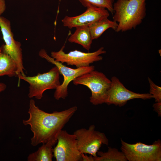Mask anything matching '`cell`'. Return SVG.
I'll return each mask as SVG.
<instances>
[{
	"label": "cell",
	"mask_w": 161,
	"mask_h": 161,
	"mask_svg": "<svg viewBox=\"0 0 161 161\" xmlns=\"http://www.w3.org/2000/svg\"><path fill=\"white\" fill-rule=\"evenodd\" d=\"M77 109V107L74 106L61 111L49 113L40 109L36 106L35 101L31 99L28 112L29 118L23 120V123L25 126L30 125L33 133L31 145L35 146L49 143L54 146L57 142L58 134Z\"/></svg>",
	"instance_id": "obj_1"
},
{
	"label": "cell",
	"mask_w": 161,
	"mask_h": 161,
	"mask_svg": "<svg viewBox=\"0 0 161 161\" xmlns=\"http://www.w3.org/2000/svg\"><path fill=\"white\" fill-rule=\"evenodd\" d=\"M147 0H117L113 5V21L118 24L115 31L125 32L135 28L146 15Z\"/></svg>",
	"instance_id": "obj_2"
},
{
	"label": "cell",
	"mask_w": 161,
	"mask_h": 161,
	"mask_svg": "<svg viewBox=\"0 0 161 161\" xmlns=\"http://www.w3.org/2000/svg\"><path fill=\"white\" fill-rule=\"evenodd\" d=\"M72 81L75 85H83L90 89L91 96L89 101L93 105L105 103L112 82L103 73L94 70L78 77Z\"/></svg>",
	"instance_id": "obj_3"
},
{
	"label": "cell",
	"mask_w": 161,
	"mask_h": 161,
	"mask_svg": "<svg viewBox=\"0 0 161 161\" xmlns=\"http://www.w3.org/2000/svg\"><path fill=\"white\" fill-rule=\"evenodd\" d=\"M60 74L58 69L55 66L46 72L38 73L37 75L33 76L20 75L18 78L29 84V98L35 97L40 100L45 91L56 89L61 85Z\"/></svg>",
	"instance_id": "obj_4"
},
{
	"label": "cell",
	"mask_w": 161,
	"mask_h": 161,
	"mask_svg": "<svg viewBox=\"0 0 161 161\" xmlns=\"http://www.w3.org/2000/svg\"><path fill=\"white\" fill-rule=\"evenodd\" d=\"M38 55L41 58L54 65L58 69L60 74L63 76L64 80L62 83L55 89L54 94V97L57 100L61 98L64 99L67 97L68 86L71 81L82 75L95 70V67L92 65L75 69L68 67L49 56L44 49L40 50Z\"/></svg>",
	"instance_id": "obj_5"
},
{
	"label": "cell",
	"mask_w": 161,
	"mask_h": 161,
	"mask_svg": "<svg viewBox=\"0 0 161 161\" xmlns=\"http://www.w3.org/2000/svg\"><path fill=\"white\" fill-rule=\"evenodd\" d=\"M122 152L129 161H161V141L148 145L141 142L130 144L121 139Z\"/></svg>",
	"instance_id": "obj_6"
},
{
	"label": "cell",
	"mask_w": 161,
	"mask_h": 161,
	"mask_svg": "<svg viewBox=\"0 0 161 161\" xmlns=\"http://www.w3.org/2000/svg\"><path fill=\"white\" fill-rule=\"evenodd\" d=\"M95 128L92 125L88 129L81 128L74 132L78 149L81 154L96 157L102 145H108L109 140L105 134L96 130Z\"/></svg>",
	"instance_id": "obj_7"
},
{
	"label": "cell",
	"mask_w": 161,
	"mask_h": 161,
	"mask_svg": "<svg viewBox=\"0 0 161 161\" xmlns=\"http://www.w3.org/2000/svg\"><path fill=\"white\" fill-rule=\"evenodd\" d=\"M65 44L57 52L52 51L51 56L56 61L67 65H74L77 68L86 67L94 62L102 60L103 57L100 55L106 53L104 47H101L97 51L92 52H85L75 50L66 53L64 51Z\"/></svg>",
	"instance_id": "obj_8"
},
{
	"label": "cell",
	"mask_w": 161,
	"mask_h": 161,
	"mask_svg": "<svg viewBox=\"0 0 161 161\" xmlns=\"http://www.w3.org/2000/svg\"><path fill=\"white\" fill-rule=\"evenodd\" d=\"M0 28L5 43L1 46L4 52L10 56L16 63L17 77L20 75H26L24 72L25 69L23 65L21 44L14 38L10 21L0 16Z\"/></svg>",
	"instance_id": "obj_9"
},
{
	"label": "cell",
	"mask_w": 161,
	"mask_h": 161,
	"mask_svg": "<svg viewBox=\"0 0 161 161\" xmlns=\"http://www.w3.org/2000/svg\"><path fill=\"white\" fill-rule=\"evenodd\" d=\"M57 144L53 149L54 157L56 161H81L82 154L79 151L76 137L66 130L58 134Z\"/></svg>",
	"instance_id": "obj_10"
},
{
	"label": "cell",
	"mask_w": 161,
	"mask_h": 161,
	"mask_svg": "<svg viewBox=\"0 0 161 161\" xmlns=\"http://www.w3.org/2000/svg\"><path fill=\"white\" fill-rule=\"evenodd\" d=\"M111 81V86L105 102L108 105L114 104L121 107L126 105L128 101L133 99L145 100L153 98V96L149 93H136L127 89L115 76L112 77Z\"/></svg>",
	"instance_id": "obj_11"
},
{
	"label": "cell",
	"mask_w": 161,
	"mask_h": 161,
	"mask_svg": "<svg viewBox=\"0 0 161 161\" xmlns=\"http://www.w3.org/2000/svg\"><path fill=\"white\" fill-rule=\"evenodd\" d=\"M84 6L87 9L81 14L74 17L66 16L61 20L64 26L70 29L80 26H89L96 21L108 18L109 15L108 10L105 8L90 4H86Z\"/></svg>",
	"instance_id": "obj_12"
},
{
	"label": "cell",
	"mask_w": 161,
	"mask_h": 161,
	"mask_svg": "<svg viewBox=\"0 0 161 161\" xmlns=\"http://www.w3.org/2000/svg\"><path fill=\"white\" fill-rule=\"evenodd\" d=\"M76 28L74 33L69 38L68 41L80 45L85 49L89 51L91 48L93 40L89 27L82 26L77 27Z\"/></svg>",
	"instance_id": "obj_13"
},
{
	"label": "cell",
	"mask_w": 161,
	"mask_h": 161,
	"mask_svg": "<svg viewBox=\"0 0 161 161\" xmlns=\"http://www.w3.org/2000/svg\"><path fill=\"white\" fill-rule=\"evenodd\" d=\"M107 151H98L97 154L99 156L94 157L91 155H86L84 157L85 161H127L125 156L121 151L115 148L108 147Z\"/></svg>",
	"instance_id": "obj_14"
},
{
	"label": "cell",
	"mask_w": 161,
	"mask_h": 161,
	"mask_svg": "<svg viewBox=\"0 0 161 161\" xmlns=\"http://www.w3.org/2000/svg\"><path fill=\"white\" fill-rule=\"evenodd\" d=\"M17 64L14 60L0 47V76L17 77Z\"/></svg>",
	"instance_id": "obj_15"
},
{
	"label": "cell",
	"mask_w": 161,
	"mask_h": 161,
	"mask_svg": "<svg viewBox=\"0 0 161 161\" xmlns=\"http://www.w3.org/2000/svg\"><path fill=\"white\" fill-rule=\"evenodd\" d=\"M117 26L118 24L116 22L106 17L93 23L89 27L93 40L98 38L109 28H112L115 31Z\"/></svg>",
	"instance_id": "obj_16"
},
{
	"label": "cell",
	"mask_w": 161,
	"mask_h": 161,
	"mask_svg": "<svg viewBox=\"0 0 161 161\" xmlns=\"http://www.w3.org/2000/svg\"><path fill=\"white\" fill-rule=\"evenodd\" d=\"M54 145L47 143L42 144L37 151L30 154L27 157L28 161H52L54 157L52 148Z\"/></svg>",
	"instance_id": "obj_17"
},
{
	"label": "cell",
	"mask_w": 161,
	"mask_h": 161,
	"mask_svg": "<svg viewBox=\"0 0 161 161\" xmlns=\"http://www.w3.org/2000/svg\"><path fill=\"white\" fill-rule=\"evenodd\" d=\"M84 6L90 4L93 6L105 8L112 14L114 13L113 8V0H79Z\"/></svg>",
	"instance_id": "obj_18"
},
{
	"label": "cell",
	"mask_w": 161,
	"mask_h": 161,
	"mask_svg": "<svg viewBox=\"0 0 161 161\" xmlns=\"http://www.w3.org/2000/svg\"><path fill=\"white\" fill-rule=\"evenodd\" d=\"M148 80L150 86L149 93L153 96L156 102H161V87L154 83L148 77Z\"/></svg>",
	"instance_id": "obj_19"
},
{
	"label": "cell",
	"mask_w": 161,
	"mask_h": 161,
	"mask_svg": "<svg viewBox=\"0 0 161 161\" xmlns=\"http://www.w3.org/2000/svg\"><path fill=\"white\" fill-rule=\"evenodd\" d=\"M154 110L158 114V116L161 117V102H157L153 104Z\"/></svg>",
	"instance_id": "obj_20"
},
{
	"label": "cell",
	"mask_w": 161,
	"mask_h": 161,
	"mask_svg": "<svg viewBox=\"0 0 161 161\" xmlns=\"http://www.w3.org/2000/svg\"><path fill=\"white\" fill-rule=\"evenodd\" d=\"M6 9L5 1L4 0H0V16L4 13Z\"/></svg>",
	"instance_id": "obj_21"
},
{
	"label": "cell",
	"mask_w": 161,
	"mask_h": 161,
	"mask_svg": "<svg viewBox=\"0 0 161 161\" xmlns=\"http://www.w3.org/2000/svg\"><path fill=\"white\" fill-rule=\"evenodd\" d=\"M7 88V85L4 83H0V93L4 91Z\"/></svg>",
	"instance_id": "obj_22"
}]
</instances>
